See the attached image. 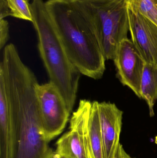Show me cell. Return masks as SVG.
<instances>
[{
  "mask_svg": "<svg viewBox=\"0 0 157 158\" xmlns=\"http://www.w3.org/2000/svg\"><path fill=\"white\" fill-rule=\"evenodd\" d=\"M46 9L70 60L81 74L101 78L106 69L99 44L71 0H48Z\"/></svg>",
  "mask_w": 157,
  "mask_h": 158,
  "instance_id": "1",
  "label": "cell"
},
{
  "mask_svg": "<svg viewBox=\"0 0 157 158\" xmlns=\"http://www.w3.org/2000/svg\"><path fill=\"white\" fill-rule=\"evenodd\" d=\"M32 23L37 34L38 48L50 78L72 112L76 99L80 73L68 57L52 22L43 0L30 4Z\"/></svg>",
  "mask_w": 157,
  "mask_h": 158,
  "instance_id": "2",
  "label": "cell"
},
{
  "mask_svg": "<svg viewBox=\"0 0 157 158\" xmlns=\"http://www.w3.org/2000/svg\"><path fill=\"white\" fill-rule=\"evenodd\" d=\"M71 1L96 36L106 60H113L130 31L127 0Z\"/></svg>",
  "mask_w": 157,
  "mask_h": 158,
  "instance_id": "3",
  "label": "cell"
},
{
  "mask_svg": "<svg viewBox=\"0 0 157 158\" xmlns=\"http://www.w3.org/2000/svg\"><path fill=\"white\" fill-rule=\"evenodd\" d=\"M9 158H53L54 153L44 136L38 110L22 106L10 115Z\"/></svg>",
  "mask_w": 157,
  "mask_h": 158,
  "instance_id": "4",
  "label": "cell"
},
{
  "mask_svg": "<svg viewBox=\"0 0 157 158\" xmlns=\"http://www.w3.org/2000/svg\"><path fill=\"white\" fill-rule=\"evenodd\" d=\"M41 125L49 141L61 133L71 112L58 89L52 83L36 86Z\"/></svg>",
  "mask_w": 157,
  "mask_h": 158,
  "instance_id": "5",
  "label": "cell"
},
{
  "mask_svg": "<svg viewBox=\"0 0 157 158\" xmlns=\"http://www.w3.org/2000/svg\"><path fill=\"white\" fill-rule=\"evenodd\" d=\"M92 104L86 99L80 100L71 118L70 131L56 143L55 154L67 158H89L86 132Z\"/></svg>",
  "mask_w": 157,
  "mask_h": 158,
  "instance_id": "6",
  "label": "cell"
},
{
  "mask_svg": "<svg viewBox=\"0 0 157 158\" xmlns=\"http://www.w3.org/2000/svg\"><path fill=\"white\" fill-rule=\"evenodd\" d=\"M113 61L121 82L141 98V81L146 63L132 40L128 38L120 43Z\"/></svg>",
  "mask_w": 157,
  "mask_h": 158,
  "instance_id": "7",
  "label": "cell"
},
{
  "mask_svg": "<svg viewBox=\"0 0 157 158\" xmlns=\"http://www.w3.org/2000/svg\"><path fill=\"white\" fill-rule=\"evenodd\" d=\"M132 41L146 64L157 66V25L129 10Z\"/></svg>",
  "mask_w": 157,
  "mask_h": 158,
  "instance_id": "8",
  "label": "cell"
},
{
  "mask_svg": "<svg viewBox=\"0 0 157 158\" xmlns=\"http://www.w3.org/2000/svg\"><path fill=\"white\" fill-rule=\"evenodd\" d=\"M104 158H115L120 143L123 112L114 103L98 102Z\"/></svg>",
  "mask_w": 157,
  "mask_h": 158,
  "instance_id": "9",
  "label": "cell"
},
{
  "mask_svg": "<svg viewBox=\"0 0 157 158\" xmlns=\"http://www.w3.org/2000/svg\"><path fill=\"white\" fill-rule=\"evenodd\" d=\"M98 104L97 101L92 102L87 125L86 137L89 158H104Z\"/></svg>",
  "mask_w": 157,
  "mask_h": 158,
  "instance_id": "10",
  "label": "cell"
},
{
  "mask_svg": "<svg viewBox=\"0 0 157 158\" xmlns=\"http://www.w3.org/2000/svg\"><path fill=\"white\" fill-rule=\"evenodd\" d=\"M141 98L149 108L150 116L155 115L154 106L157 99V66L145 64L141 84Z\"/></svg>",
  "mask_w": 157,
  "mask_h": 158,
  "instance_id": "11",
  "label": "cell"
},
{
  "mask_svg": "<svg viewBox=\"0 0 157 158\" xmlns=\"http://www.w3.org/2000/svg\"><path fill=\"white\" fill-rule=\"evenodd\" d=\"M11 135L8 98L4 78L0 73V139L9 140Z\"/></svg>",
  "mask_w": 157,
  "mask_h": 158,
  "instance_id": "12",
  "label": "cell"
},
{
  "mask_svg": "<svg viewBox=\"0 0 157 158\" xmlns=\"http://www.w3.org/2000/svg\"><path fill=\"white\" fill-rule=\"evenodd\" d=\"M128 9L139 13L157 25V0H127Z\"/></svg>",
  "mask_w": 157,
  "mask_h": 158,
  "instance_id": "13",
  "label": "cell"
},
{
  "mask_svg": "<svg viewBox=\"0 0 157 158\" xmlns=\"http://www.w3.org/2000/svg\"><path fill=\"white\" fill-rule=\"evenodd\" d=\"M10 8L11 16L32 21L30 4L27 0H6Z\"/></svg>",
  "mask_w": 157,
  "mask_h": 158,
  "instance_id": "14",
  "label": "cell"
},
{
  "mask_svg": "<svg viewBox=\"0 0 157 158\" xmlns=\"http://www.w3.org/2000/svg\"><path fill=\"white\" fill-rule=\"evenodd\" d=\"M9 38V25L7 20L4 19L0 20V49L2 50L6 46V44Z\"/></svg>",
  "mask_w": 157,
  "mask_h": 158,
  "instance_id": "15",
  "label": "cell"
},
{
  "mask_svg": "<svg viewBox=\"0 0 157 158\" xmlns=\"http://www.w3.org/2000/svg\"><path fill=\"white\" fill-rule=\"evenodd\" d=\"M11 16V11L6 0H0V20Z\"/></svg>",
  "mask_w": 157,
  "mask_h": 158,
  "instance_id": "16",
  "label": "cell"
},
{
  "mask_svg": "<svg viewBox=\"0 0 157 158\" xmlns=\"http://www.w3.org/2000/svg\"><path fill=\"white\" fill-rule=\"evenodd\" d=\"M115 158H132L129 154L126 153L121 144L119 145Z\"/></svg>",
  "mask_w": 157,
  "mask_h": 158,
  "instance_id": "17",
  "label": "cell"
},
{
  "mask_svg": "<svg viewBox=\"0 0 157 158\" xmlns=\"http://www.w3.org/2000/svg\"><path fill=\"white\" fill-rule=\"evenodd\" d=\"M54 156H55L57 158H67L63 156H59V155H56L55 153H54Z\"/></svg>",
  "mask_w": 157,
  "mask_h": 158,
  "instance_id": "18",
  "label": "cell"
},
{
  "mask_svg": "<svg viewBox=\"0 0 157 158\" xmlns=\"http://www.w3.org/2000/svg\"><path fill=\"white\" fill-rule=\"evenodd\" d=\"M53 158H57V157H56V156H54H54H53Z\"/></svg>",
  "mask_w": 157,
  "mask_h": 158,
  "instance_id": "19",
  "label": "cell"
},
{
  "mask_svg": "<svg viewBox=\"0 0 157 158\" xmlns=\"http://www.w3.org/2000/svg\"><path fill=\"white\" fill-rule=\"evenodd\" d=\"M27 1H29V0H27Z\"/></svg>",
  "mask_w": 157,
  "mask_h": 158,
  "instance_id": "20",
  "label": "cell"
}]
</instances>
